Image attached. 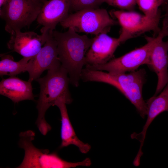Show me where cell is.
<instances>
[{
  "mask_svg": "<svg viewBox=\"0 0 168 168\" xmlns=\"http://www.w3.org/2000/svg\"><path fill=\"white\" fill-rule=\"evenodd\" d=\"M146 76L144 68L126 73L105 72L85 68L81 74V78L84 81L103 82L115 87L135 107L143 119L147 113V105L142 93Z\"/></svg>",
  "mask_w": 168,
  "mask_h": 168,
  "instance_id": "1",
  "label": "cell"
},
{
  "mask_svg": "<svg viewBox=\"0 0 168 168\" xmlns=\"http://www.w3.org/2000/svg\"><path fill=\"white\" fill-rule=\"evenodd\" d=\"M52 34L57 43L61 64L68 72L70 82L77 87L83 67L86 64V54L93 38L79 35L71 27L64 32L54 30Z\"/></svg>",
  "mask_w": 168,
  "mask_h": 168,
  "instance_id": "2",
  "label": "cell"
},
{
  "mask_svg": "<svg viewBox=\"0 0 168 168\" xmlns=\"http://www.w3.org/2000/svg\"><path fill=\"white\" fill-rule=\"evenodd\" d=\"M68 73L62 66L48 70L46 76L35 80L40 85V92L36 108L38 116L36 124L40 132L45 135L51 129L47 123L45 115L51 106L54 105L59 99L64 100L67 104L71 103L72 99L69 91L70 82Z\"/></svg>",
  "mask_w": 168,
  "mask_h": 168,
  "instance_id": "3",
  "label": "cell"
},
{
  "mask_svg": "<svg viewBox=\"0 0 168 168\" xmlns=\"http://www.w3.org/2000/svg\"><path fill=\"white\" fill-rule=\"evenodd\" d=\"M35 132L29 130L20 133L19 145L23 149L25 155L19 168H70L82 166H89L91 162L89 158L82 161L72 162L60 158L56 152L49 153L48 149L36 148L32 143Z\"/></svg>",
  "mask_w": 168,
  "mask_h": 168,
  "instance_id": "4",
  "label": "cell"
},
{
  "mask_svg": "<svg viewBox=\"0 0 168 168\" xmlns=\"http://www.w3.org/2000/svg\"><path fill=\"white\" fill-rule=\"evenodd\" d=\"M118 23L104 9L88 8L69 14L60 23L64 28L72 27L77 32L97 35L107 33L110 27Z\"/></svg>",
  "mask_w": 168,
  "mask_h": 168,
  "instance_id": "5",
  "label": "cell"
},
{
  "mask_svg": "<svg viewBox=\"0 0 168 168\" xmlns=\"http://www.w3.org/2000/svg\"><path fill=\"white\" fill-rule=\"evenodd\" d=\"M43 4L32 0H6L0 12L6 31L11 34L29 26L37 19Z\"/></svg>",
  "mask_w": 168,
  "mask_h": 168,
  "instance_id": "6",
  "label": "cell"
},
{
  "mask_svg": "<svg viewBox=\"0 0 168 168\" xmlns=\"http://www.w3.org/2000/svg\"><path fill=\"white\" fill-rule=\"evenodd\" d=\"M147 43L119 57L112 58L102 65H86V68L108 72L126 73L136 70L141 66L147 65L150 55L157 37L146 36Z\"/></svg>",
  "mask_w": 168,
  "mask_h": 168,
  "instance_id": "7",
  "label": "cell"
},
{
  "mask_svg": "<svg viewBox=\"0 0 168 168\" xmlns=\"http://www.w3.org/2000/svg\"><path fill=\"white\" fill-rule=\"evenodd\" d=\"M111 13L121 26L118 38L121 43L147 32L153 31L158 34L161 30L160 19H151L132 11L114 10Z\"/></svg>",
  "mask_w": 168,
  "mask_h": 168,
  "instance_id": "8",
  "label": "cell"
},
{
  "mask_svg": "<svg viewBox=\"0 0 168 168\" xmlns=\"http://www.w3.org/2000/svg\"><path fill=\"white\" fill-rule=\"evenodd\" d=\"M168 36V21L163 19L161 29L151 51L148 64L157 75L158 82L155 92L156 96L168 83V42L163 38Z\"/></svg>",
  "mask_w": 168,
  "mask_h": 168,
  "instance_id": "9",
  "label": "cell"
},
{
  "mask_svg": "<svg viewBox=\"0 0 168 168\" xmlns=\"http://www.w3.org/2000/svg\"><path fill=\"white\" fill-rule=\"evenodd\" d=\"M53 32L48 33L44 45L27 63L26 72L29 74V81L32 82L39 78L45 70L61 65L58 57L57 43L53 37Z\"/></svg>",
  "mask_w": 168,
  "mask_h": 168,
  "instance_id": "10",
  "label": "cell"
},
{
  "mask_svg": "<svg viewBox=\"0 0 168 168\" xmlns=\"http://www.w3.org/2000/svg\"><path fill=\"white\" fill-rule=\"evenodd\" d=\"M48 33L39 35L33 31H15L10 34L7 47L23 57L31 59L39 52L45 44Z\"/></svg>",
  "mask_w": 168,
  "mask_h": 168,
  "instance_id": "11",
  "label": "cell"
},
{
  "mask_svg": "<svg viewBox=\"0 0 168 168\" xmlns=\"http://www.w3.org/2000/svg\"><path fill=\"white\" fill-rule=\"evenodd\" d=\"M71 0H49L43 4L37 19L41 33L53 32L69 15Z\"/></svg>",
  "mask_w": 168,
  "mask_h": 168,
  "instance_id": "12",
  "label": "cell"
},
{
  "mask_svg": "<svg viewBox=\"0 0 168 168\" xmlns=\"http://www.w3.org/2000/svg\"><path fill=\"white\" fill-rule=\"evenodd\" d=\"M118 38L110 36L106 33L96 35L86 55V65L104 64L112 59L121 44Z\"/></svg>",
  "mask_w": 168,
  "mask_h": 168,
  "instance_id": "13",
  "label": "cell"
},
{
  "mask_svg": "<svg viewBox=\"0 0 168 168\" xmlns=\"http://www.w3.org/2000/svg\"><path fill=\"white\" fill-rule=\"evenodd\" d=\"M147 107V119L142 131L139 133L134 132L131 134V138L136 139L140 142L137 153L138 156L143 153L142 148L146 138L147 129L152 121L161 113L168 112V83L159 95L153 96L146 101Z\"/></svg>",
  "mask_w": 168,
  "mask_h": 168,
  "instance_id": "14",
  "label": "cell"
},
{
  "mask_svg": "<svg viewBox=\"0 0 168 168\" xmlns=\"http://www.w3.org/2000/svg\"><path fill=\"white\" fill-rule=\"evenodd\" d=\"M31 82L22 80L15 76L2 79L0 94L11 99L14 103L26 100H34Z\"/></svg>",
  "mask_w": 168,
  "mask_h": 168,
  "instance_id": "15",
  "label": "cell"
},
{
  "mask_svg": "<svg viewBox=\"0 0 168 168\" xmlns=\"http://www.w3.org/2000/svg\"><path fill=\"white\" fill-rule=\"evenodd\" d=\"M66 104L61 99L58 100L54 104L59 109L61 116V142L60 147L62 148L73 145L77 147L82 153L86 154L90 150L91 146L83 142L77 136L69 118Z\"/></svg>",
  "mask_w": 168,
  "mask_h": 168,
  "instance_id": "16",
  "label": "cell"
},
{
  "mask_svg": "<svg viewBox=\"0 0 168 168\" xmlns=\"http://www.w3.org/2000/svg\"><path fill=\"white\" fill-rule=\"evenodd\" d=\"M0 61V75L14 76L26 72L27 63L30 58L23 57L18 61L14 60L9 54H2Z\"/></svg>",
  "mask_w": 168,
  "mask_h": 168,
  "instance_id": "17",
  "label": "cell"
},
{
  "mask_svg": "<svg viewBox=\"0 0 168 168\" xmlns=\"http://www.w3.org/2000/svg\"><path fill=\"white\" fill-rule=\"evenodd\" d=\"M136 3L145 15L151 19L160 20L159 8L163 4V0H136Z\"/></svg>",
  "mask_w": 168,
  "mask_h": 168,
  "instance_id": "18",
  "label": "cell"
},
{
  "mask_svg": "<svg viewBox=\"0 0 168 168\" xmlns=\"http://www.w3.org/2000/svg\"><path fill=\"white\" fill-rule=\"evenodd\" d=\"M100 0H71L70 10L76 12L88 8H98Z\"/></svg>",
  "mask_w": 168,
  "mask_h": 168,
  "instance_id": "19",
  "label": "cell"
},
{
  "mask_svg": "<svg viewBox=\"0 0 168 168\" xmlns=\"http://www.w3.org/2000/svg\"><path fill=\"white\" fill-rule=\"evenodd\" d=\"M101 3H106L109 5L121 10L132 11L136 4V0H100Z\"/></svg>",
  "mask_w": 168,
  "mask_h": 168,
  "instance_id": "20",
  "label": "cell"
},
{
  "mask_svg": "<svg viewBox=\"0 0 168 168\" xmlns=\"http://www.w3.org/2000/svg\"><path fill=\"white\" fill-rule=\"evenodd\" d=\"M40 4H44L48 0H32Z\"/></svg>",
  "mask_w": 168,
  "mask_h": 168,
  "instance_id": "21",
  "label": "cell"
},
{
  "mask_svg": "<svg viewBox=\"0 0 168 168\" xmlns=\"http://www.w3.org/2000/svg\"><path fill=\"white\" fill-rule=\"evenodd\" d=\"M167 5L166 13L165 15V16L168 19V2L166 4Z\"/></svg>",
  "mask_w": 168,
  "mask_h": 168,
  "instance_id": "22",
  "label": "cell"
},
{
  "mask_svg": "<svg viewBox=\"0 0 168 168\" xmlns=\"http://www.w3.org/2000/svg\"><path fill=\"white\" fill-rule=\"evenodd\" d=\"M6 0H0V7H1L6 2Z\"/></svg>",
  "mask_w": 168,
  "mask_h": 168,
  "instance_id": "23",
  "label": "cell"
},
{
  "mask_svg": "<svg viewBox=\"0 0 168 168\" xmlns=\"http://www.w3.org/2000/svg\"><path fill=\"white\" fill-rule=\"evenodd\" d=\"M163 4H166L168 2V0H163Z\"/></svg>",
  "mask_w": 168,
  "mask_h": 168,
  "instance_id": "24",
  "label": "cell"
},
{
  "mask_svg": "<svg viewBox=\"0 0 168 168\" xmlns=\"http://www.w3.org/2000/svg\"><path fill=\"white\" fill-rule=\"evenodd\" d=\"M167 41H168V40H167Z\"/></svg>",
  "mask_w": 168,
  "mask_h": 168,
  "instance_id": "25",
  "label": "cell"
}]
</instances>
